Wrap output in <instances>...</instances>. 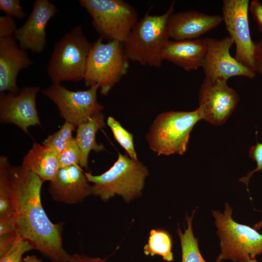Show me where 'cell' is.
Segmentation results:
<instances>
[{
    "label": "cell",
    "instance_id": "cell-12",
    "mask_svg": "<svg viewBox=\"0 0 262 262\" xmlns=\"http://www.w3.org/2000/svg\"><path fill=\"white\" fill-rule=\"evenodd\" d=\"M207 51L202 66L205 79L209 81L243 76L253 79L256 73L238 62L230 54L233 39L228 35L221 39L206 38Z\"/></svg>",
    "mask_w": 262,
    "mask_h": 262
},
{
    "label": "cell",
    "instance_id": "cell-37",
    "mask_svg": "<svg viewBox=\"0 0 262 262\" xmlns=\"http://www.w3.org/2000/svg\"><path fill=\"white\" fill-rule=\"evenodd\" d=\"M22 262H42V261L35 255H27L23 259Z\"/></svg>",
    "mask_w": 262,
    "mask_h": 262
},
{
    "label": "cell",
    "instance_id": "cell-7",
    "mask_svg": "<svg viewBox=\"0 0 262 262\" xmlns=\"http://www.w3.org/2000/svg\"><path fill=\"white\" fill-rule=\"evenodd\" d=\"M90 43L78 25L66 33L55 45L47 68L52 83L83 80Z\"/></svg>",
    "mask_w": 262,
    "mask_h": 262
},
{
    "label": "cell",
    "instance_id": "cell-5",
    "mask_svg": "<svg viewBox=\"0 0 262 262\" xmlns=\"http://www.w3.org/2000/svg\"><path fill=\"white\" fill-rule=\"evenodd\" d=\"M202 116L198 108L190 112L170 111L159 115L146 135L150 148L158 155H183L190 133Z\"/></svg>",
    "mask_w": 262,
    "mask_h": 262
},
{
    "label": "cell",
    "instance_id": "cell-10",
    "mask_svg": "<svg viewBox=\"0 0 262 262\" xmlns=\"http://www.w3.org/2000/svg\"><path fill=\"white\" fill-rule=\"evenodd\" d=\"M249 2V0H224L222 16L229 35L235 45L234 58L255 72V43L251 39L248 17Z\"/></svg>",
    "mask_w": 262,
    "mask_h": 262
},
{
    "label": "cell",
    "instance_id": "cell-31",
    "mask_svg": "<svg viewBox=\"0 0 262 262\" xmlns=\"http://www.w3.org/2000/svg\"><path fill=\"white\" fill-rule=\"evenodd\" d=\"M16 29V24L12 17L0 16V38L13 36Z\"/></svg>",
    "mask_w": 262,
    "mask_h": 262
},
{
    "label": "cell",
    "instance_id": "cell-4",
    "mask_svg": "<svg viewBox=\"0 0 262 262\" xmlns=\"http://www.w3.org/2000/svg\"><path fill=\"white\" fill-rule=\"evenodd\" d=\"M224 206L222 212L212 211L220 239V251L216 262H247L250 258L262 254V234L253 228L234 221L230 205L226 202Z\"/></svg>",
    "mask_w": 262,
    "mask_h": 262
},
{
    "label": "cell",
    "instance_id": "cell-8",
    "mask_svg": "<svg viewBox=\"0 0 262 262\" xmlns=\"http://www.w3.org/2000/svg\"><path fill=\"white\" fill-rule=\"evenodd\" d=\"M92 17V25L102 39L123 43L138 21L131 5L122 0H80Z\"/></svg>",
    "mask_w": 262,
    "mask_h": 262
},
{
    "label": "cell",
    "instance_id": "cell-19",
    "mask_svg": "<svg viewBox=\"0 0 262 262\" xmlns=\"http://www.w3.org/2000/svg\"><path fill=\"white\" fill-rule=\"evenodd\" d=\"M58 154L51 148L34 142L24 157L22 164L42 180H52L60 168Z\"/></svg>",
    "mask_w": 262,
    "mask_h": 262
},
{
    "label": "cell",
    "instance_id": "cell-11",
    "mask_svg": "<svg viewBox=\"0 0 262 262\" xmlns=\"http://www.w3.org/2000/svg\"><path fill=\"white\" fill-rule=\"evenodd\" d=\"M240 98L227 81L204 79L199 91L198 110L202 119L213 125H221L236 108Z\"/></svg>",
    "mask_w": 262,
    "mask_h": 262
},
{
    "label": "cell",
    "instance_id": "cell-30",
    "mask_svg": "<svg viewBox=\"0 0 262 262\" xmlns=\"http://www.w3.org/2000/svg\"><path fill=\"white\" fill-rule=\"evenodd\" d=\"M67 143L56 131L49 135L42 142V145L51 148L59 154L65 148Z\"/></svg>",
    "mask_w": 262,
    "mask_h": 262
},
{
    "label": "cell",
    "instance_id": "cell-34",
    "mask_svg": "<svg viewBox=\"0 0 262 262\" xmlns=\"http://www.w3.org/2000/svg\"><path fill=\"white\" fill-rule=\"evenodd\" d=\"M76 127L72 123L65 121L60 129L57 132L63 139L66 142H68L74 138L72 135V132L75 131Z\"/></svg>",
    "mask_w": 262,
    "mask_h": 262
},
{
    "label": "cell",
    "instance_id": "cell-33",
    "mask_svg": "<svg viewBox=\"0 0 262 262\" xmlns=\"http://www.w3.org/2000/svg\"><path fill=\"white\" fill-rule=\"evenodd\" d=\"M254 67L255 72L262 75V39L254 42Z\"/></svg>",
    "mask_w": 262,
    "mask_h": 262
},
{
    "label": "cell",
    "instance_id": "cell-29",
    "mask_svg": "<svg viewBox=\"0 0 262 262\" xmlns=\"http://www.w3.org/2000/svg\"><path fill=\"white\" fill-rule=\"evenodd\" d=\"M18 235L16 228L14 213L0 218V236Z\"/></svg>",
    "mask_w": 262,
    "mask_h": 262
},
{
    "label": "cell",
    "instance_id": "cell-9",
    "mask_svg": "<svg viewBox=\"0 0 262 262\" xmlns=\"http://www.w3.org/2000/svg\"><path fill=\"white\" fill-rule=\"evenodd\" d=\"M98 88L95 85L86 90L73 91L60 83H52L42 92L55 103L61 117L77 127L103 110V106L97 100Z\"/></svg>",
    "mask_w": 262,
    "mask_h": 262
},
{
    "label": "cell",
    "instance_id": "cell-28",
    "mask_svg": "<svg viewBox=\"0 0 262 262\" xmlns=\"http://www.w3.org/2000/svg\"><path fill=\"white\" fill-rule=\"evenodd\" d=\"M19 0H0V9L7 16L22 19L26 13L20 5Z\"/></svg>",
    "mask_w": 262,
    "mask_h": 262
},
{
    "label": "cell",
    "instance_id": "cell-24",
    "mask_svg": "<svg viewBox=\"0 0 262 262\" xmlns=\"http://www.w3.org/2000/svg\"><path fill=\"white\" fill-rule=\"evenodd\" d=\"M107 124L110 128L115 139L125 149L128 155L132 159L138 160L132 134L126 130L119 122L112 116L108 117Z\"/></svg>",
    "mask_w": 262,
    "mask_h": 262
},
{
    "label": "cell",
    "instance_id": "cell-23",
    "mask_svg": "<svg viewBox=\"0 0 262 262\" xmlns=\"http://www.w3.org/2000/svg\"><path fill=\"white\" fill-rule=\"evenodd\" d=\"M10 165L7 158H0V218L14 213V208L10 189L8 171Z\"/></svg>",
    "mask_w": 262,
    "mask_h": 262
},
{
    "label": "cell",
    "instance_id": "cell-22",
    "mask_svg": "<svg viewBox=\"0 0 262 262\" xmlns=\"http://www.w3.org/2000/svg\"><path fill=\"white\" fill-rule=\"evenodd\" d=\"M172 246L171 238L168 232L161 229H152L149 232L147 243L144 246V252L151 256L159 255L164 260L170 262L174 260Z\"/></svg>",
    "mask_w": 262,
    "mask_h": 262
},
{
    "label": "cell",
    "instance_id": "cell-15",
    "mask_svg": "<svg viewBox=\"0 0 262 262\" xmlns=\"http://www.w3.org/2000/svg\"><path fill=\"white\" fill-rule=\"evenodd\" d=\"M222 22L220 15H210L192 10L172 13L168 18L166 27L169 38L191 40L199 38Z\"/></svg>",
    "mask_w": 262,
    "mask_h": 262
},
{
    "label": "cell",
    "instance_id": "cell-38",
    "mask_svg": "<svg viewBox=\"0 0 262 262\" xmlns=\"http://www.w3.org/2000/svg\"><path fill=\"white\" fill-rule=\"evenodd\" d=\"M253 228L257 230L262 229V219L253 225Z\"/></svg>",
    "mask_w": 262,
    "mask_h": 262
},
{
    "label": "cell",
    "instance_id": "cell-25",
    "mask_svg": "<svg viewBox=\"0 0 262 262\" xmlns=\"http://www.w3.org/2000/svg\"><path fill=\"white\" fill-rule=\"evenodd\" d=\"M58 157L60 168L79 165L80 150L75 138L68 142Z\"/></svg>",
    "mask_w": 262,
    "mask_h": 262
},
{
    "label": "cell",
    "instance_id": "cell-35",
    "mask_svg": "<svg viewBox=\"0 0 262 262\" xmlns=\"http://www.w3.org/2000/svg\"><path fill=\"white\" fill-rule=\"evenodd\" d=\"M18 235L0 236V257L3 256L12 246Z\"/></svg>",
    "mask_w": 262,
    "mask_h": 262
},
{
    "label": "cell",
    "instance_id": "cell-21",
    "mask_svg": "<svg viewBox=\"0 0 262 262\" xmlns=\"http://www.w3.org/2000/svg\"><path fill=\"white\" fill-rule=\"evenodd\" d=\"M195 210L191 216L186 214L187 227L182 233L180 227L177 229L181 248V262H207L202 256L198 246V239L195 237L192 222Z\"/></svg>",
    "mask_w": 262,
    "mask_h": 262
},
{
    "label": "cell",
    "instance_id": "cell-20",
    "mask_svg": "<svg viewBox=\"0 0 262 262\" xmlns=\"http://www.w3.org/2000/svg\"><path fill=\"white\" fill-rule=\"evenodd\" d=\"M105 126V116L102 112L97 113L87 122L77 126L75 139L80 150L81 167L88 168V157L91 150L99 152L105 149L104 146L98 144L96 139L97 131Z\"/></svg>",
    "mask_w": 262,
    "mask_h": 262
},
{
    "label": "cell",
    "instance_id": "cell-39",
    "mask_svg": "<svg viewBox=\"0 0 262 262\" xmlns=\"http://www.w3.org/2000/svg\"><path fill=\"white\" fill-rule=\"evenodd\" d=\"M247 262H258L256 257L250 258Z\"/></svg>",
    "mask_w": 262,
    "mask_h": 262
},
{
    "label": "cell",
    "instance_id": "cell-1",
    "mask_svg": "<svg viewBox=\"0 0 262 262\" xmlns=\"http://www.w3.org/2000/svg\"><path fill=\"white\" fill-rule=\"evenodd\" d=\"M8 176L18 235L51 262H69L72 255L63 246L64 224L52 223L42 206L44 181L22 164L10 165Z\"/></svg>",
    "mask_w": 262,
    "mask_h": 262
},
{
    "label": "cell",
    "instance_id": "cell-3",
    "mask_svg": "<svg viewBox=\"0 0 262 262\" xmlns=\"http://www.w3.org/2000/svg\"><path fill=\"white\" fill-rule=\"evenodd\" d=\"M93 183L92 194L107 201L115 195L129 201L139 196L148 174L146 166L138 160L119 153L117 160L106 172L99 175L84 172Z\"/></svg>",
    "mask_w": 262,
    "mask_h": 262
},
{
    "label": "cell",
    "instance_id": "cell-13",
    "mask_svg": "<svg viewBox=\"0 0 262 262\" xmlns=\"http://www.w3.org/2000/svg\"><path fill=\"white\" fill-rule=\"evenodd\" d=\"M38 86L26 87L17 94L3 93L0 96V121L19 127L29 134L28 128L41 126L36 106Z\"/></svg>",
    "mask_w": 262,
    "mask_h": 262
},
{
    "label": "cell",
    "instance_id": "cell-18",
    "mask_svg": "<svg viewBox=\"0 0 262 262\" xmlns=\"http://www.w3.org/2000/svg\"><path fill=\"white\" fill-rule=\"evenodd\" d=\"M207 51L206 38L169 40L163 49L162 58L189 71L202 67Z\"/></svg>",
    "mask_w": 262,
    "mask_h": 262
},
{
    "label": "cell",
    "instance_id": "cell-6",
    "mask_svg": "<svg viewBox=\"0 0 262 262\" xmlns=\"http://www.w3.org/2000/svg\"><path fill=\"white\" fill-rule=\"evenodd\" d=\"M102 40L99 37L93 43L83 80L87 87L98 85L100 94L106 96L127 74L130 60L122 43Z\"/></svg>",
    "mask_w": 262,
    "mask_h": 262
},
{
    "label": "cell",
    "instance_id": "cell-32",
    "mask_svg": "<svg viewBox=\"0 0 262 262\" xmlns=\"http://www.w3.org/2000/svg\"><path fill=\"white\" fill-rule=\"evenodd\" d=\"M248 10L262 32V3L258 0H253L249 2Z\"/></svg>",
    "mask_w": 262,
    "mask_h": 262
},
{
    "label": "cell",
    "instance_id": "cell-27",
    "mask_svg": "<svg viewBox=\"0 0 262 262\" xmlns=\"http://www.w3.org/2000/svg\"><path fill=\"white\" fill-rule=\"evenodd\" d=\"M249 156L256 164V167L249 172L246 176L239 179V181L243 182L248 188L249 180L253 175L257 172L262 171V143L257 142L251 147L249 150Z\"/></svg>",
    "mask_w": 262,
    "mask_h": 262
},
{
    "label": "cell",
    "instance_id": "cell-16",
    "mask_svg": "<svg viewBox=\"0 0 262 262\" xmlns=\"http://www.w3.org/2000/svg\"><path fill=\"white\" fill-rule=\"evenodd\" d=\"M89 182L79 165L60 168L50 181L49 192L54 201L76 204L92 194Z\"/></svg>",
    "mask_w": 262,
    "mask_h": 262
},
{
    "label": "cell",
    "instance_id": "cell-36",
    "mask_svg": "<svg viewBox=\"0 0 262 262\" xmlns=\"http://www.w3.org/2000/svg\"><path fill=\"white\" fill-rule=\"evenodd\" d=\"M108 257L102 259L90 257L84 254H74L71 256L69 262H105Z\"/></svg>",
    "mask_w": 262,
    "mask_h": 262
},
{
    "label": "cell",
    "instance_id": "cell-17",
    "mask_svg": "<svg viewBox=\"0 0 262 262\" xmlns=\"http://www.w3.org/2000/svg\"><path fill=\"white\" fill-rule=\"evenodd\" d=\"M33 65L25 49L13 36L0 38V92L17 94L18 72Z\"/></svg>",
    "mask_w": 262,
    "mask_h": 262
},
{
    "label": "cell",
    "instance_id": "cell-14",
    "mask_svg": "<svg viewBox=\"0 0 262 262\" xmlns=\"http://www.w3.org/2000/svg\"><path fill=\"white\" fill-rule=\"evenodd\" d=\"M58 11L56 5L48 0H35L26 21L14 34L19 46L33 53L43 52L46 45V27Z\"/></svg>",
    "mask_w": 262,
    "mask_h": 262
},
{
    "label": "cell",
    "instance_id": "cell-26",
    "mask_svg": "<svg viewBox=\"0 0 262 262\" xmlns=\"http://www.w3.org/2000/svg\"><path fill=\"white\" fill-rule=\"evenodd\" d=\"M31 249L33 248L30 243L18 235L12 246L0 257V262H22L23 255Z\"/></svg>",
    "mask_w": 262,
    "mask_h": 262
},
{
    "label": "cell",
    "instance_id": "cell-2",
    "mask_svg": "<svg viewBox=\"0 0 262 262\" xmlns=\"http://www.w3.org/2000/svg\"><path fill=\"white\" fill-rule=\"evenodd\" d=\"M174 6L173 1L161 15H151L148 11L137 22L122 43L130 61L156 68L161 66L164 61L162 52L169 40L167 21Z\"/></svg>",
    "mask_w": 262,
    "mask_h": 262
}]
</instances>
